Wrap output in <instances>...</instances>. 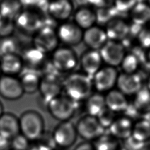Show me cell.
Listing matches in <instances>:
<instances>
[{"label": "cell", "mask_w": 150, "mask_h": 150, "mask_svg": "<svg viewBox=\"0 0 150 150\" xmlns=\"http://www.w3.org/2000/svg\"><path fill=\"white\" fill-rule=\"evenodd\" d=\"M63 94L80 103L92 93L93 86L90 77L80 71H72L63 78Z\"/></svg>", "instance_id": "obj_1"}, {"label": "cell", "mask_w": 150, "mask_h": 150, "mask_svg": "<svg viewBox=\"0 0 150 150\" xmlns=\"http://www.w3.org/2000/svg\"><path fill=\"white\" fill-rule=\"evenodd\" d=\"M20 133L31 142L38 141L45 134V122L42 116L35 110H27L19 117Z\"/></svg>", "instance_id": "obj_2"}, {"label": "cell", "mask_w": 150, "mask_h": 150, "mask_svg": "<svg viewBox=\"0 0 150 150\" xmlns=\"http://www.w3.org/2000/svg\"><path fill=\"white\" fill-rule=\"evenodd\" d=\"M53 66L61 74L74 71L79 65V57L73 47L59 46L49 57Z\"/></svg>", "instance_id": "obj_3"}, {"label": "cell", "mask_w": 150, "mask_h": 150, "mask_svg": "<svg viewBox=\"0 0 150 150\" xmlns=\"http://www.w3.org/2000/svg\"><path fill=\"white\" fill-rule=\"evenodd\" d=\"M79 104L62 94L47 103L46 110L53 118L60 122L70 121L78 109Z\"/></svg>", "instance_id": "obj_4"}, {"label": "cell", "mask_w": 150, "mask_h": 150, "mask_svg": "<svg viewBox=\"0 0 150 150\" xmlns=\"http://www.w3.org/2000/svg\"><path fill=\"white\" fill-rule=\"evenodd\" d=\"M45 16L33 10L23 9L13 20L16 29L32 36L42 28Z\"/></svg>", "instance_id": "obj_5"}, {"label": "cell", "mask_w": 150, "mask_h": 150, "mask_svg": "<svg viewBox=\"0 0 150 150\" xmlns=\"http://www.w3.org/2000/svg\"><path fill=\"white\" fill-rule=\"evenodd\" d=\"M51 135L56 148L62 150L72 146L78 137L76 125L70 121L60 122Z\"/></svg>", "instance_id": "obj_6"}, {"label": "cell", "mask_w": 150, "mask_h": 150, "mask_svg": "<svg viewBox=\"0 0 150 150\" xmlns=\"http://www.w3.org/2000/svg\"><path fill=\"white\" fill-rule=\"evenodd\" d=\"M75 125L78 136L85 141H94L104 134L105 129L96 117L86 114L78 120Z\"/></svg>", "instance_id": "obj_7"}, {"label": "cell", "mask_w": 150, "mask_h": 150, "mask_svg": "<svg viewBox=\"0 0 150 150\" xmlns=\"http://www.w3.org/2000/svg\"><path fill=\"white\" fill-rule=\"evenodd\" d=\"M56 32L60 43L73 47L82 42L83 30L72 20L59 23Z\"/></svg>", "instance_id": "obj_8"}, {"label": "cell", "mask_w": 150, "mask_h": 150, "mask_svg": "<svg viewBox=\"0 0 150 150\" xmlns=\"http://www.w3.org/2000/svg\"><path fill=\"white\" fill-rule=\"evenodd\" d=\"M59 44L54 28L42 27L32 36V45L47 55L50 54Z\"/></svg>", "instance_id": "obj_9"}, {"label": "cell", "mask_w": 150, "mask_h": 150, "mask_svg": "<svg viewBox=\"0 0 150 150\" xmlns=\"http://www.w3.org/2000/svg\"><path fill=\"white\" fill-rule=\"evenodd\" d=\"M118 74L115 67H102L91 78L93 88L100 93L108 92L116 86Z\"/></svg>", "instance_id": "obj_10"}, {"label": "cell", "mask_w": 150, "mask_h": 150, "mask_svg": "<svg viewBox=\"0 0 150 150\" xmlns=\"http://www.w3.org/2000/svg\"><path fill=\"white\" fill-rule=\"evenodd\" d=\"M98 52L103 62L114 67L120 66L126 54L125 48L121 42L110 40H108Z\"/></svg>", "instance_id": "obj_11"}, {"label": "cell", "mask_w": 150, "mask_h": 150, "mask_svg": "<svg viewBox=\"0 0 150 150\" xmlns=\"http://www.w3.org/2000/svg\"><path fill=\"white\" fill-rule=\"evenodd\" d=\"M74 9L71 0H49L46 15L59 23L70 20Z\"/></svg>", "instance_id": "obj_12"}, {"label": "cell", "mask_w": 150, "mask_h": 150, "mask_svg": "<svg viewBox=\"0 0 150 150\" xmlns=\"http://www.w3.org/2000/svg\"><path fill=\"white\" fill-rule=\"evenodd\" d=\"M62 77H42L38 91L46 107L47 103L63 94Z\"/></svg>", "instance_id": "obj_13"}, {"label": "cell", "mask_w": 150, "mask_h": 150, "mask_svg": "<svg viewBox=\"0 0 150 150\" xmlns=\"http://www.w3.org/2000/svg\"><path fill=\"white\" fill-rule=\"evenodd\" d=\"M24 91L18 77L3 75L0 77V96L3 98L15 101L21 98Z\"/></svg>", "instance_id": "obj_14"}, {"label": "cell", "mask_w": 150, "mask_h": 150, "mask_svg": "<svg viewBox=\"0 0 150 150\" xmlns=\"http://www.w3.org/2000/svg\"><path fill=\"white\" fill-rule=\"evenodd\" d=\"M103 63L98 50L88 49L84 51L79 57V65L81 72L92 78L102 67Z\"/></svg>", "instance_id": "obj_15"}, {"label": "cell", "mask_w": 150, "mask_h": 150, "mask_svg": "<svg viewBox=\"0 0 150 150\" xmlns=\"http://www.w3.org/2000/svg\"><path fill=\"white\" fill-rule=\"evenodd\" d=\"M116 86L125 96H135L142 87V79L137 73L122 72L118 74Z\"/></svg>", "instance_id": "obj_16"}, {"label": "cell", "mask_w": 150, "mask_h": 150, "mask_svg": "<svg viewBox=\"0 0 150 150\" xmlns=\"http://www.w3.org/2000/svg\"><path fill=\"white\" fill-rule=\"evenodd\" d=\"M107 40L105 29L100 26L94 25L83 30L82 42L88 49L98 51Z\"/></svg>", "instance_id": "obj_17"}, {"label": "cell", "mask_w": 150, "mask_h": 150, "mask_svg": "<svg viewBox=\"0 0 150 150\" xmlns=\"http://www.w3.org/2000/svg\"><path fill=\"white\" fill-rule=\"evenodd\" d=\"M18 77L24 93L32 94L38 91L42 79L40 73L38 70L24 67Z\"/></svg>", "instance_id": "obj_18"}, {"label": "cell", "mask_w": 150, "mask_h": 150, "mask_svg": "<svg viewBox=\"0 0 150 150\" xmlns=\"http://www.w3.org/2000/svg\"><path fill=\"white\" fill-rule=\"evenodd\" d=\"M20 55L22 57L25 67L38 71L48 58V55L32 44L30 46L25 48Z\"/></svg>", "instance_id": "obj_19"}, {"label": "cell", "mask_w": 150, "mask_h": 150, "mask_svg": "<svg viewBox=\"0 0 150 150\" xmlns=\"http://www.w3.org/2000/svg\"><path fill=\"white\" fill-rule=\"evenodd\" d=\"M104 29L108 40L121 42L129 35V24L122 19L115 18L105 25Z\"/></svg>", "instance_id": "obj_20"}, {"label": "cell", "mask_w": 150, "mask_h": 150, "mask_svg": "<svg viewBox=\"0 0 150 150\" xmlns=\"http://www.w3.org/2000/svg\"><path fill=\"white\" fill-rule=\"evenodd\" d=\"M24 67L22 57L18 53L6 55L0 58V68L3 75L18 77Z\"/></svg>", "instance_id": "obj_21"}, {"label": "cell", "mask_w": 150, "mask_h": 150, "mask_svg": "<svg viewBox=\"0 0 150 150\" xmlns=\"http://www.w3.org/2000/svg\"><path fill=\"white\" fill-rule=\"evenodd\" d=\"M133 125L132 120L127 116L116 118L108 128L109 134L118 140L124 141L131 135Z\"/></svg>", "instance_id": "obj_22"}, {"label": "cell", "mask_w": 150, "mask_h": 150, "mask_svg": "<svg viewBox=\"0 0 150 150\" xmlns=\"http://www.w3.org/2000/svg\"><path fill=\"white\" fill-rule=\"evenodd\" d=\"M20 133L19 118L10 112H5L0 117V136L12 139Z\"/></svg>", "instance_id": "obj_23"}, {"label": "cell", "mask_w": 150, "mask_h": 150, "mask_svg": "<svg viewBox=\"0 0 150 150\" xmlns=\"http://www.w3.org/2000/svg\"><path fill=\"white\" fill-rule=\"evenodd\" d=\"M73 21L83 30H84L96 23L95 11L89 6L75 8L72 15Z\"/></svg>", "instance_id": "obj_24"}, {"label": "cell", "mask_w": 150, "mask_h": 150, "mask_svg": "<svg viewBox=\"0 0 150 150\" xmlns=\"http://www.w3.org/2000/svg\"><path fill=\"white\" fill-rule=\"evenodd\" d=\"M104 97L106 107L114 113L124 112L129 105L126 96L118 89L109 91Z\"/></svg>", "instance_id": "obj_25"}, {"label": "cell", "mask_w": 150, "mask_h": 150, "mask_svg": "<svg viewBox=\"0 0 150 150\" xmlns=\"http://www.w3.org/2000/svg\"><path fill=\"white\" fill-rule=\"evenodd\" d=\"M84 101L87 115L97 117L106 108L104 96L98 92L93 93Z\"/></svg>", "instance_id": "obj_26"}, {"label": "cell", "mask_w": 150, "mask_h": 150, "mask_svg": "<svg viewBox=\"0 0 150 150\" xmlns=\"http://www.w3.org/2000/svg\"><path fill=\"white\" fill-rule=\"evenodd\" d=\"M129 12L132 23L141 26L150 23V6L146 2H137Z\"/></svg>", "instance_id": "obj_27"}, {"label": "cell", "mask_w": 150, "mask_h": 150, "mask_svg": "<svg viewBox=\"0 0 150 150\" xmlns=\"http://www.w3.org/2000/svg\"><path fill=\"white\" fill-rule=\"evenodd\" d=\"M22 9L20 0H0V15L2 18L14 20Z\"/></svg>", "instance_id": "obj_28"}, {"label": "cell", "mask_w": 150, "mask_h": 150, "mask_svg": "<svg viewBox=\"0 0 150 150\" xmlns=\"http://www.w3.org/2000/svg\"><path fill=\"white\" fill-rule=\"evenodd\" d=\"M131 136L140 142L146 143L150 139V121L144 118L134 123Z\"/></svg>", "instance_id": "obj_29"}, {"label": "cell", "mask_w": 150, "mask_h": 150, "mask_svg": "<svg viewBox=\"0 0 150 150\" xmlns=\"http://www.w3.org/2000/svg\"><path fill=\"white\" fill-rule=\"evenodd\" d=\"M95 150H121L120 140L110 134H103L93 143Z\"/></svg>", "instance_id": "obj_30"}, {"label": "cell", "mask_w": 150, "mask_h": 150, "mask_svg": "<svg viewBox=\"0 0 150 150\" xmlns=\"http://www.w3.org/2000/svg\"><path fill=\"white\" fill-rule=\"evenodd\" d=\"M20 42L14 35L0 38V58L11 54L18 53Z\"/></svg>", "instance_id": "obj_31"}, {"label": "cell", "mask_w": 150, "mask_h": 150, "mask_svg": "<svg viewBox=\"0 0 150 150\" xmlns=\"http://www.w3.org/2000/svg\"><path fill=\"white\" fill-rule=\"evenodd\" d=\"M23 9H30L46 15L49 0H20Z\"/></svg>", "instance_id": "obj_32"}, {"label": "cell", "mask_w": 150, "mask_h": 150, "mask_svg": "<svg viewBox=\"0 0 150 150\" xmlns=\"http://www.w3.org/2000/svg\"><path fill=\"white\" fill-rule=\"evenodd\" d=\"M140 63L138 59L132 53L126 54L124 56L120 66L125 73H135L139 67Z\"/></svg>", "instance_id": "obj_33"}, {"label": "cell", "mask_w": 150, "mask_h": 150, "mask_svg": "<svg viewBox=\"0 0 150 150\" xmlns=\"http://www.w3.org/2000/svg\"><path fill=\"white\" fill-rule=\"evenodd\" d=\"M111 8L97 9L95 11L96 23L99 24L100 26L101 24L106 25L110 21L115 18V8L113 7V9H112Z\"/></svg>", "instance_id": "obj_34"}, {"label": "cell", "mask_w": 150, "mask_h": 150, "mask_svg": "<svg viewBox=\"0 0 150 150\" xmlns=\"http://www.w3.org/2000/svg\"><path fill=\"white\" fill-rule=\"evenodd\" d=\"M56 149L51 134L49 137H45L44 134L38 141L31 143L28 150H55Z\"/></svg>", "instance_id": "obj_35"}, {"label": "cell", "mask_w": 150, "mask_h": 150, "mask_svg": "<svg viewBox=\"0 0 150 150\" xmlns=\"http://www.w3.org/2000/svg\"><path fill=\"white\" fill-rule=\"evenodd\" d=\"M134 105L138 108H144L150 105V90L142 87L135 95Z\"/></svg>", "instance_id": "obj_36"}, {"label": "cell", "mask_w": 150, "mask_h": 150, "mask_svg": "<svg viewBox=\"0 0 150 150\" xmlns=\"http://www.w3.org/2000/svg\"><path fill=\"white\" fill-rule=\"evenodd\" d=\"M31 143L26 137L19 133L11 139V149L13 150H28Z\"/></svg>", "instance_id": "obj_37"}, {"label": "cell", "mask_w": 150, "mask_h": 150, "mask_svg": "<svg viewBox=\"0 0 150 150\" xmlns=\"http://www.w3.org/2000/svg\"><path fill=\"white\" fill-rule=\"evenodd\" d=\"M15 29L13 20L2 18L0 21V38L13 36Z\"/></svg>", "instance_id": "obj_38"}, {"label": "cell", "mask_w": 150, "mask_h": 150, "mask_svg": "<svg viewBox=\"0 0 150 150\" xmlns=\"http://www.w3.org/2000/svg\"><path fill=\"white\" fill-rule=\"evenodd\" d=\"M97 118L104 129L108 128L116 118L115 113L111 111L107 107L97 117Z\"/></svg>", "instance_id": "obj_39"}, {"label": "cell", "mask_w": 150, "mask_h": 150, "mask_svg": "<svg viewBox=\"0 0 150 150\" xmlns=\"http://www.w3.org/2000/svg\"><path fill=\"white\" fill-rule=\"evenodd\" d=\"M137 38L140 47L143 49H150V27H143Z\"/></svg>", "instance_id": "obj_40"}, {"label": "cell", "mask_w": 150, "mask_h": 150, "mask_svg": "<svg viewBox=\"0 0 150 150\" xmlns=\"http://www.w3.org/2000/svg\"><path fill=\"white\" fill-rule=\"evenodd\" d=\"M137 3V0H114L113 7L121 12H129Z\"/></svg>", "instance_id": "obj_41"}, {"label": "cell", "mask_w": 150, "mask_h": 150, "mask_svg": "<svg viewBox=\"0 0 150 150\" xmlns=\"http://www.w3.org/2000/svg\"><path fill=\"white\" fill-rule=\"evenodd\" d=\"M146 143L140 142L131 135L124 140V146L125 150H145Z\"/></svg>", "instance_id": "obj_42"}, {"label": "cell", "mask_w": 150, "mask_h": 150, "mask_svg": "<svg viewBox=\"0 0 150 150\" xmlns=\"http://www.w3.org/2000/svg\"><path fill=\"white\" fill-rule=\"evenodd\" d=\"M88 6H92L97 9L107 8L113 6L114 0H88Z\"/></svg>", "instance_id": "obj_43"}, {"label": "cell", "mask_w": 150, "mask_h": 150, "mask_svg": "<svg viewBox=\"0 0 150 150\" xmlns=\"http://www.w3.org/2000/svg\"><path fill=\"white\" fill-rule=\"evenodd\" d=\"M74 150H95V149L91 142L84 141L79 143L74 148Z\"/></svg>", "instance_id": "obj_44"}, {"label": "cell", "mask_w": 150, "mask_h": 150, "mask_svg": "<svg viewBox=\"0 0 150 150\" xmlns=\"http://www.w3.org/2000/svg\"><path fill=\"white\" fill-rule=\"evenodd\" d=\"M11 139L0 136V150H9L11 149Z\"/></svg>", "instance_id": "obj_45"}, {"label": "cell", "mask_w": 150, "mask_h": 150, "mask_svg": "<svg viewBox=\"0 0 150 150\" xmlns=\"http://www.w3.org/2000/svg\"><path fill=\"white\" fill-rule=\"evenodd\" d=\"M75 8L88 6V0H71Z\"/></svg>", "instance_id": "obj_46"}, {"label": "cell", "mask_w": 150, "mask_h": 150, "mask_svg": "<svg viewBox=\"0 0 150 150\" xmlns=\"http://www.w3.org/2000/svg\"><path fill=\"white\" fill-rule=\"evenodd\" d=\"M4 113V106L1 103V101H0V117Z\"/></svg>", "instance_id": "obj_47"}, {"label": "cell", "mask_w": 150, "mask_h": 150, "mask_svg": "<svg viewBox=\"0 0 150 150\" xmlns=\"http://www.w3.org/2000/svg\"><path fill=\"white\" fill-rule=\"evenodd\" d=\"M148 50H148V52L147 53L146 56H147V57L148 58V60H149V61L150 62V49H149Z\"/></svg>", "instance_id": "obj_48"}, {"label": "cell", "mask_w": 150, "mask_h": 150, "mask_svg": "<svg viewBox=\"0 0 150 150\" xmlns=\"http://www.w3.org/2000/svg\"><path fill=\"white\" fill-rule=\"evenodd\" d=\"M146 3L150 6V0H146Z\"/></svg>", "instance_id": "obj_49"}, {"label": "cell", "mask_w": 150, "mask_h": 150, "mask_svg": "<svg viewBox=\"0 0 150 150\" xmlns=\"http://www.w3.org/2000/svg\"><path fill=\"white\" fill-rule=\"evenodd\" d=\"M2 76V73H1V68H0V77Z\"/></svg>", "instance_id": "obj_50"}, {"label": "cell", "mask_w": 150, "mask_h": 150, "mask_svg": "<svg viewBox=\"0 0 150 150\" xmlns=\"http://www.w3.org/2000/svg\"><path fill=\"white\" fill-rule=\"evenodd\" d=\"M2 17L1 16V15H0V21H1V20L2 19Z\"/></svg>", "instance_id": "obj_51"}, {"label": "cell", "mask_w": 150, "mask_h": 150, "mask_svg": "<svg viewBox=\"0 0 150 150\" xmlns=\"http://www.w3.org/2000/svg\"><path fill=\"white\" fill-rule=\"evenodd\" d=\"M9 150H13V149H9Z\"/></svg>", "instance_id": "obj_52"}]
</instances>
